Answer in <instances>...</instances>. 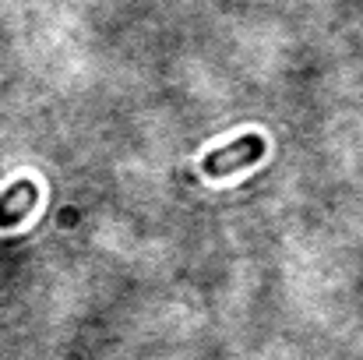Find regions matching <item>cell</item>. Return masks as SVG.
Returning <instances> with one entry per match:
<instances>
[{
    "instance_id": "obj_2",
    "label": "cell",
    "mask_w": 363,
    "mask_h": 360,
    "mask_svg": "<svg viewBox=\"0 0 363 360\" xmlns=\"http://www.w3.org/2000/svg\"><path fill=\"white\" fill-rule=\"evenodd\" d=\"M39 202V191L32 180H18L11 184L4 195H0V227H14L28 216V209H35Z\"/></svg>"
},
{
    "instance_id": "obj_1",
    "label": "cell",
    "mask_w": 363,
    "mask_h": 360,
    "mask_svg": "<svg viewBox=\"0 0 363 360\" xmlns=\"http://www.w3.org/2000/svg\"><path fill=\"white\" fill-rule=\"evenodd\" d=\"M261 156H264V138H261V134H243V138H237V141H230V145L208 152L205 163H201V170H205L208 177L223 180V177L237 173V170H243V166L257 163Z\"/></svg>"
}]
</instances>
